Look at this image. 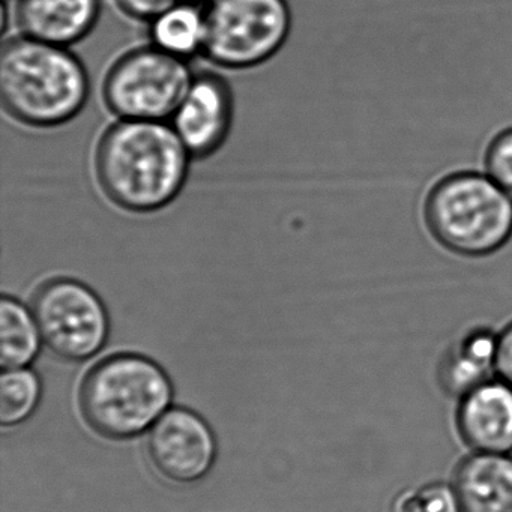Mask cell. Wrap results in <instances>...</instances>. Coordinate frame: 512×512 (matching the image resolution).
Returning a JSON list of instances; mask_svg holds the SVG:
<instances>
[{
  "label": "cell",
  "instance_id": "obj_9",
  "mask_svg": "<svg viewBox=\"0 0 512 512\" xmlns=\"http://www.w3.org/2000/svg\"><path fill=\"white\" fill-rule=\"evenodd\" d=\"M232 119V92L227 83L215 74H200L173 115L172 127L191 157L205 158L226 142Z\"/></svg>",
  "mask_w": 512,
  "mask_h": 512
},
{
  "label": "cell",
  "instance_id": "obj_7",
  "mask_svg": "<svg viewBox=\"0 0 512 512\" xmlns=\"http://www.w3.org/2000/svg\"><path fill=\"white\" fill-rule=\"evenodd\" d=\"M31 307L44 346L56 358L85 362L106 346L109 313L88 284L76 278H53L38 287Z\"/></svg>",
  "mask_w": 512,
  "mask_h": 512
},
{
  "label": "cell",
  "instance_id": "obj_10",
  "mask_svg": "<svg viewBox=\"0 0 512 512\" xmlns=\"http://www.w3.org/2000/svg\"><path fill=\"white\" fill-rule=\"evenodd\" d=\"M457 433L472 452L512 454V388L499 377L458 398Z\"/></svg>",
  "mask_w": 512,
  "mask_h": 512
},
{
  "label": "cell",
  "instance_id": "obj_1",
  "mask_svg": "<svg viewBox=\"0 0 512 512\" xmlns=\"http://www.w3.org/2000/svg\"><path fill=\"white\" fill-rule=\"evenodd\" d=\"M191 158L172 125L121 119L100 140L95 167L101 190L116 206L148 214L181 194Z\"/></svg>",
  "mask_w": 512,
  "mask_h": 512
},
{
  "label": "cell",
  "instance_id": "obj_18",
  "mask_svg": "<svg viewBox=\"0 0 512 512\" xmlns=\"http://www.w3.org/2000/svg\"><path fill=\"white\" fill-rule=\"evenodd\" d=\"M484 173L512 200V127L499 131L488 143Z\"/></svg>",
  "mask_w": 512,
  "mask_h": 512
},
{
  "label": "cell",
  "instance_id": "obj_8",
  "mask_svg": "<svg viewBox=\"0 0 512 512\" xmlns=\"http://www.w3.org/2000/svg\"><path fill=\"white\" fill-rule=\"evenodd\" d=\"M146 451L167 481L191 485L202 481L217 458V439L208 422L193 410L170 407L148 431Z\"/></svg>",
  "mask_w": 512,
  "mask_h": 512
},
{
  "label": "cell",
  "instance_id": "obj_5",
  "mask_svg": "<svg viewBox=\"0 0 512 512\" xmlns=\"http://www.w3.org/2000/svg\"><path fill=\"white\" fill-rule=\"evenodd\" d=\"M290 29L286 0H212L203 55L229 70L259 67L280 52Z\"/></svg>",
  "mask_w": 512,
  "mask_h": 512
},
{
  "label": "cell",
  "instance_id": "obj_12",
  "mask_svg": "<svg viewBox=\"0 0 512 512\" xmlns=\"http://www.w3.org/2000/svg\"><path fill=\"white\" fill-rule=\"evenodd\" d=\"M451 482L460 512H512V454L470 452Z\"/></svg>",
  "mask_w": 512,
  "mask_h": 512
},
{
  "label": "cell",
  "instance_id": "obj_11",
  "mask_svg": "<svg viewBox=\"0 0 512 512\" xmlns=\"http://www.w3.org/2000/svg\"><path fill=\"white\" fill-rule=\"evenodd\" d=\"M100 10V0H19L17 23L25 37L68 49L91 34Z\"/></svg>",
  "mask_w": 512,
  "mask_h": 512
},
{
  "label": "cell",
  "instance_id": "obj_19",
  "mask_svg": "<svg viewBox=\"0 0 512 512\" xmlns=\"http://www.w3.org/2000/svg\"><path fill=\"white\" fill-rule=\"evenodd\" d=\"M182 0H116L127 16L143 22H154L161 14L178 5Z\"/></svg>",
  "mask_w": 512,
  "mask_h": 512
},
{
  "label": "cell",
  "instance_id": "obj_2",
  "mask_svg": "<svg viewBox=\"0 0 512 512\" xmlns=\"http://www.w3.org/2000/svg\"><path fill=\"white\" fill-rule=\"evenodd\" d=\"M85 65L67 47L22 35L0 53V100L11 118L34 128L73 121L89 100Z\"/></svg>",
  "mask_w": 512,
  "mask_h": 512
},
{
  "label": "cell",
  "instance_id": "obj_20",
  "mask_svg": "<svg viewBox=\"0 0 512 512\" xmlns=\"http://www.w3.org/2000/svg\"><path fill=\"white\" fill-rule=\"evenodd\" d=\"M496 377L512 388V322L497 334Z\"/></svg>",
  "mask_w": 512,
  "mask_h": 512
},
{
  "label": "cell",
  "instance_id": "obj_17",
  "mask_svg": "<svg viewBox=\"0 0 512 512\" xmlns=\"http://www.w3.org/2000/svg\"><path fill=\"white\" fill-rule=\"evenodd\" d=\"M391 512H460L452 482L431 481L395 496Z\"/></svg>",
  "mask_w": 512,
  "mask_h": 512
},
{
  "label": "cell",
  "instance_id": "obj_6",
  "mask_svg": "<svg viewBox=\"0 0 512 512\" xmlns=\"http://www.w3.org/2000/svg\"><path fill=\"white\" fill-rule=\"evenodd\" d=\"M190 65L158 47L122 56L104 80V101L124 121L172 119L194 80Z\"/></svg>",
  "mask_w": 512,
  "mask_h": 512
},
{
  "label": "cell",
  "instance_id": "obj_16",
  "mask_svg": "<svg viewBox=\"0 0 512 512\" xmlns=\"http://www.w3.org/2000/svg\"><path fill=\"white\" fill-rule=\"evenodd\" d=\"M43 383L31 368L4 370L0 377V424L17 427L28 421L41 403Z\"/></svg>",
  "mask_w": 512,
  "mask_h": 512
},
{
  "label": "cell",
  "instance_id": "obj_13",
  "mask_svg": "<svg viewBox=\"0 0 512 512\" xmlns=\"http://www.w3.org/2000/svg\"><path fill=\"white\" fill-rule=\"evenodd\" d=\"M497 334L476 328L466 332L440 359L437 380L445 394L461 398L496 377Z\"/></svg>",
  "mask_w": 512,
  "mask_h": 512
},
{
  "label": "cell",
  "instance_id": "obj_14",
  "mask_svg": "<svg viewBox=\"0 0 512 512\" xmlns=\"http://www.w3.org/2000/svg\"><path fill=\"white\" fill-rule=\"evenodd\" d=\"M0 331L4 370L28 368L40 355L44 343L34 311L14 296L5 295L0 301Z\"/></svg>",
  "mask_w": 512,
  "mask_h": 512
},
{
  "label": "cell",
  "instance_id": "obj_4",
  "mask_svg": "<svg viewBox=\"0 0 512 512\" xmlns=\"http://www.w3.org/2000/svg\"><path fill=\"white\" fill-rule=\"evenodd\" d=\"M424 223L443 250L481 259L511 241L512 200L485 173L452 172L428 191Z\"/></svg>",
  "mask_w": 512,
  "mask_h": 512
},
{
  "label": "cell",
  "instance_id": "obj_3",
  "mask_svg": "<svg viewBox=\"0 0 512 512\" xmlns=\"http://www.w3.org/2000/svg\"><path fill=\"white\" fill-rule=\"evenodd\" d=\"M79 398L83 418L95 433L127 440L148 433L172 407L173 385L152 359L119 353L86 374Z\"/></svg>",
  "mask_w": 512,
  "mask_h": 512
},
{
  "label": "cell",
  "instance_id": "obj_15",
  "mask_svg": "<svg viewBox=\"0 0 512 512\" xmlns=\"http://www.w3.org/2000/svg\"><path fill=\"white\" fill-rule=\"evenodd\" d=\"M152 46L188 59L205 52L206 8L182 0L151 22Z\"/></svg>",
  "mask_w": 512,
  "mask_h": 512
}]
</instances>
